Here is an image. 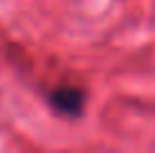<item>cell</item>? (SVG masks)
Returning <instances> with one entry per match:
<instances>
[{
  "label": "cell",
  "instance_id": "1",
  "mask_svg": "<svg viewBox=\"0 0 155 153\" xmlns=\"http://www.w3.org/2000/svg\"><path fill=\"white\" fill-rule=\"evenodd\" d=\"M85 101L88 95L81 86H72V83H63L56 86L54 90H50L47 95V104L56 115L63 117H81L85 110Z\"/></svg>",
  "mask_w": 155,
  "mask_h": 153
}]
</instances>
